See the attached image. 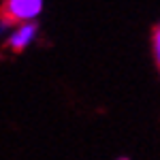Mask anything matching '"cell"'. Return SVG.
Wrapping results in <instances>:
<instances>
[{
    "mask_svg": "<svg viewBox=\"0 0 160 160\" xmlns=\"http://www.w3.org/2000/svg\"><path fill=\"white\" fill-rule=\"evenodd\" d=\"M41 9L43 0H4L0 7V19H4L9 26H15L37 17Z\"/></svg>",
    "mask_w": 160,
    "mask_h": 160,
    "instance_id": "6da1fadb",
    "label": "cell"
},
{
    "mask_svg": "<svg viewBox=\"0 0 160 160\" xmlns=\"http://www.w3.org/2000/svg\"><path fill=\"white\" fill-rule=\"evenodd\" d=\"M34 34H37V24H26L11 32V37L7 41V47L13 51H22L24 47H28V43L34 38Z\"/></svg>",
    "mask_w": 160,
    "mask_h": 160,
    "instance_id": "7a4b0ae2",
    "label": "cell"
},
{
    "mask_svg": "<svg viewBox=\"0 0 160 160\" xmlns=\"http://www.w3.org/2000/svg\"><path fill=\"white\" fill-rule=\"evenodd\" d=\"M152 51H154V60L160 68V24L154 28V34H152Z\"/></svg>",
    "mask_w": 160,
    "mask_h": 160,
    "instance_id": "3957f363",
    "label": "cell"
},
{
    "mask_svg": "<svg viewBox=\"0 0 160 160\" xmlns=\"http://www.w3.org/2000/svg\"><path fill=\"white\" fill-rule=\"evenodd\" d=\"M7 28H11V26L7 24V22H4V19H0V34H2V32H4V30H7Z\"/></svg>",
    "mask_w": 160,
    "mask_h": 160,
    "instance_id": "277c9868",
    "label": "cell"
}]
</instances>
